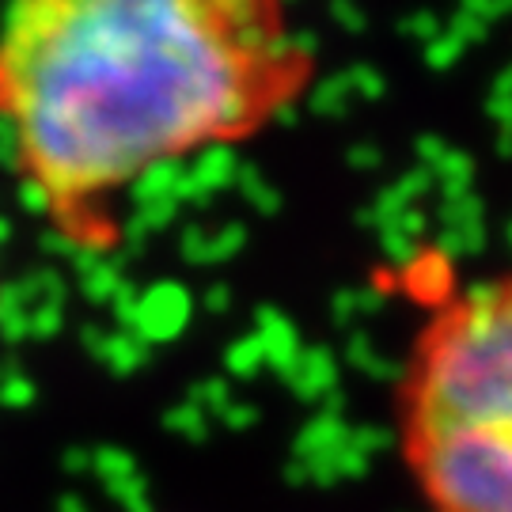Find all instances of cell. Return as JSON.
I'll list each match as a JSON object with an SVG mask.
<instances>
[{"mask_svg":"<svg viewBox=\"0 0 512 512\" xmlns=\"http://www.w3.org/2000/svg\"><path fill=\"white\" fill-rule=\"evenodd\" d=\"M391 418L395 456L425 512H512V270L425 311Z\"/></svg>","mask_w":512,"mask_h":512,"instance_id":"cell-2","label":"cell"},{"mask_svg":"<svg viewBox=\"0 0 512 512\" xmlns=\"http://www.w3.org/2000/svg\"><path fill=\"white\" fill-rule=\"evenodd\" d=\"M319 61L289 0H8L0 133L38 217L76 255L122 243L160 167L262 137Z\"/></svg>","mask_w":512,"mask_h":512,"instance_id":"cell-1","label":"cell"}]
</instances>
